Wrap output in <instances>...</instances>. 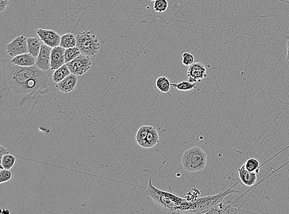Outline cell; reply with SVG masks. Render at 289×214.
Returning <instances> with one entry per match:
<instances>
[{
    "label": "cell",
    "instance_id": "cell-1",
    "mask_svg": "<svg viewBox=\"0 0 289 214\" xmlns=\"http://www.w3.org/2000/svg\"><path fill=\"white\" fill-rule=\"evenodd\" d=\"M52 71L41 70L36 65L19 66L11 60H2V91L7 90L16 96L22 105L31 99L49 101L54 98L56 89L52 79Z\"/></svg>",
    "mask_w": 289,
    "mask_h": 214
},
{
    "label": "cell",
    "instance_id": "cell-2",
    "mask_svg": "<svg viewBox=\"0 0 289 214\" xmlns=\"http://www.w3.org/2000/svg\"><path fill=\"white\" fill-rule=\"evenodd\" d=\"M147 196L158 208L168 213H197L196 199L183 198L177 194L161 190L149 180L146 188Z\"/></svg>",
    "mask_w": 289,
    "mask_h": 214
},
{
    "label": "cell",
    "instance_id": "cell-3",
    "mask_svg": "<svg viewBox=\"0 0 289 214\" xmlns=\"http://www.w3.org/2000/svg\"><path fill=\"white\" fill-rule=\"evenodd\" d=\"M207 163V155L201 147H192L183 152L182 163L186 171L196 172L204 170Z\"/></svg>",
    "mask_w": 289,
    "mask_h": 214
},
{
    "label": "cell",
    "instance_id": "cell-4",
    "mask_svg": "<svg viewBox=\"0 0 289 214\" xmlns=\"http://www.w3.org/2000/svg\"><path fill=\"white\" fill-rule=\"evenodd\" d=\"M77 46L83 55L95 57L100 49V43L96 36L90 31L80 32L76 36Z\"/></svg>",
    "mask_w": 289,
    "mask_h": 214
},
{
    "label": "cell",
    "instance_id": "cell-5",
    "mask_svg": "<svg viewBox=\"0 0 289 214\" xmlns=\"http://www.w3.org/2000/svg\"><path fill=\"white\" fill-rule=\"evenodd\" d=\"M233 187H230L226 191L215 194V195L201 197L196 199L197 213H207L212 208L219 202L223 201L225 196L227 194L241 193L240 191L232 190Z\"/></svg>",
    "mask_w": 289,
    "mask_h": 214
},
{
    "label": "cell",
    "instance_id": "cell-6",
    "mask_svg": "<svg viewBox=\"0 0 289 214\" xmlns=\"http://www.w3.org/2000/svg\"><path fill=\"white\" fill-rule=\"evenodd\" d=\"M66 65L70 69L71 74L81 76L90 71L92 63L90 57L81 54Z\"/></svg>",
    "mask_w": 289,
    "mask_h": 214
},
{
    "label": "cell",
    "instance_id": "cell-7",
    "mask_svg": "<svg viewBox=\"0 0 289 214\" xmlns=\"http://www.w3.org/2000/svg\"><path fill=\"white\" fill-rule=\"evenodd\" d=\"M8 54L14 58L17 56L29 52L27 38L24 35L18 36L7 45Z\"/></svg>",
    "mask_w": 289,
    "mask_h": 214
},
{
    "label": "cell",
    "instance_id": "cell-8",
    "mask_svg": "<svg viewBox=\"0 0 289 214\" xmlns=\"http://www.w3.org/2000/svg\"><path fill=\"white\" fill-rule=\"evenodd\" d=\"M36 32L39 38L46 45L51 48L60 46L61 36L54 30L38 29Z\"/></svg>",
    "mask_w": 289,
    "mask_h": 214
},
{
    "label": "cell",
    "instance_id": "cell-9",
    "mask_svg": "<svg viewBox=\"0 0 289 214\" xmlns=\"http://www.w3.org/2000/svg\"><path fill=\"white\" fill-rule=\"evenodd\" d=\"M52 48L46 44H41L40 54L36 61V66L41 70L49 71L51 69V55Z\"/></svg>",
    "mask_w": 289,
    "mask_h": 214
},
{
    "label": "cell",
    "instance_id": "cell-10",
    "mask_svg": "<svg viewBox=\"0 0 289 214\" xmlns=\"http://www.w3.org/2000/svg\"><path fill=\"white\" fill-rule=\"evenodd\" d=\"M187 75L189 81L192 83L201 82L207 76L206 68L204 64L194 63L189 66Z\"/></svg>",
    "mask_w": 289,
    "mask_h": 214
},
{
    "label": "cell",
    "instance_id": "cell-11",
    "mask_svg": "<svg viewBox=\"0 0 289 214\" xmlns=\"http://www.w3.org/2000/svg\"><path fill=\"white\" fill-rule=\"evenodd\" d=\"M65 48L61 46L52 48L51 55V69L55 71L66 64Z\"/></svg>",
    "mask_w": 289,
    "mask_h": 214
},
{
    "label": "cell",
    "instance_id": "cell-12",
    "mask_svg": "<svg viewBox=\"0 0 289 214\" xmlns=\"http://www.w3.org/2000/svg\"><path fill=\"white\" fill-rule=\"evenodd\" d=\"M78 77L76 75L71 74L60 83L55 84L57 90L61 92L69 93L73 91L77 87Z\"/></svg>",
    "mask_w": 289,
    "mask_h": 214
},
{
    "label": "cell",
    "instance_id": "cell-13",
    "mask_svg": "<svg viewBox=\"0 0 289 214\" xmlns=\"http://www.w3.org/2000/svg\"><path fill=\"white\" fill-rule=\"evenodd\" d=\"M241 212L240 210L236 209L230 202L223 201L219 202L211 209L207 213H236Z\"/></svg>",
    "mask_w": 289,
    "mask_h": 214
},
{
    "label": "cell",
    "instance_id": "cell-14",
    "mask_svg": "<svg viewBox=\"0 0 289 214\" xmlns=\"http://www.w3.org/2000/svg\"><path fill=\"white\" fill-rule=\"evenodd\" d=\"M159 141V134L156 128L150 126L147 137L140 147L146 149L151 148L157 145Z\"/></svg>",
    "mask_w": 289,
    "mask_h": 214
},
{
    "label": "cell",
    "instance_id": "cell-15",
    "mask_svg": "<svg viewBox=\"0 0 289 214\" xmlns=\"http://www.w3.org/2000/svg\"><path fill=\"white\" fill-rule=\"evenodd\" d=\"M239 176H240L241 182L247 187H251L254 185L257 180V174L255 172L247 171L245 166L243 165L238 169Z\"/></svg>",
    "mask_w": 289,
    "mask_h": 214
},
{
    "label": "cell",
    "instance_id": "cell-16",
    "mask_svg": "<svg viewBox=\"0 0 289 214\" xmlns=\"http://www.w3.org/2000/svg\"><path fill=\"white\" fill-rule=\"evenodd\" d=\"M12 63L15 65L21 67H31L36 65L37 58L33 55L27 52V54L17 56L13 58L11 60Z\"/></svg>",
    "mask_w": 289,
    "mask_h": 214
},
{
    "label": "cell",
    "instance_id": "cell-17",
    "mask_svg": "<svg viewBox=\"0 0 289 214\" xmlns=\"http://www.w3.org/2000/svg\"><path fill=\"white\" fill-rule=\"evenodd\" d=\"M43 41L40 38L29 37L27 38L28 48L30 54L37 58L40 54L41 44Z\"/></svg>",
    "mask_w": 289,
    "mask_h": 214
},
{
    "label": "cell",
    "instance_id": "cell-18",
    "mask_svg": "<svg viewBox=\"0 0 289 214\" xmlns=\"http://www.w3.org/2000/svg\"><path fill=\"white\" fill-rule=\"evenodd\" d=\"M71 74L70 69L66 64L60 68L54 71L52 75V79L55 83H60Z\"/></svg>",
    "mask_w": 289,
    "mask_h": 214
},
{
    "label": "cell",
    "instance_id": "cell-19",
    "mask_svg": "<svg viewBox=\"0 0 289 214\" xmlns=\"http://www.w3.org/2000/svg\"><path fill=\"white\" fill-rule=\"evenodd\" d=\"M60 46L67 49L77 46L76 36L71 33H66L61 36Z\"/></svg>",
    "mask_w": 289,
    "mask_h": 214
},
{
    "label": "cell",
    "instance_id": "cell-20",
    "mask_svg": "<svg viewBox=\"0 0 289 214\" xmlns=\"http://www.w3.org/2000/svg\"><path fill=\"white\" fill-rule=\"evenodd\" d=\"M155 84L158 90L163 93H168L171 87L170 82L165 76L158 77Z\"/></svg>",
    "mask_w": 289,
    "mask_h": 214
},
{
    "label": "cell",
    "instance_id": "cell-21",
    "mask_svg": "<svg viewBox=\"0 0 289 214\" xmlns=\"http://www.w3.org/2000/svg\"><path fill=\"white\" fill-rule=\"evenodd\" d=\"M16 162V157L15 155L10 154H7L3 155L1 157V165L0 169H8L11 170L15 165Z\"/></svg>",
    "mask_w": 289,
    "mask_h": 214
},
{
    "label": "cell",
    "instance_id": "cell-22",
    "mask_svg": "<svg viewBox=\"0 0 289 214\" xmlns=\"http://www.w3.org/2000/svg\"><path fill=\"white\" fill-rule=\"evenodd\" d=\"M171 85L172 87L177 88V90L181 91H188L193 90V89H196L198 91L200 90V88L197 87L196 83H192L189 80L188 81L185 80V81H182L179 83H171Z\"/></svg>",
    "mask_w": 289,
    "mask_h": 214
},
{
    "label": "cell",
    "instance_id": "cell-23",
    "mask_svg": "<svg viewBox=\"0 0 289 214\" xmlns=\"http://www.w3.org/2000/svg\"><path fill=\"white\" fill-rule=\"evenodd\" d=\"M244 165L247 171L255 172L257 174H259L260 169V162L256 158H249Z\"/></svg>",
    "mask_w": 289,
    "mask_h": 214
},
{
    "label": "cell",
    "instance_id": "cell-24",
    "mask_svg": "<svg viewBox=\"0 0 289 214\" xmlns=\"http://www.w3.org/2000/svg\"><path fill=\"white\" fill-rule=\"evenodd\" d=\"M81 51L78 47L74 46L72 47V48L65 49V57L66 64L70 62V61L75 59V58L79 57L80 55H81Z\"/></svg>",
    "mask_w": 289,
    "mask_h": 214
},
{
    "label": "cell",
    "instance_id": "cell-25",
    "mask_svg": "<svg viewBox=\"0 0 289 214\" xmlns=\"http://www.w3.org/2000/svg\"><path fill=\"white\" fill-rule=\"evenodd\" d=\"M149 127L150 126H143L138 129L137 135H136V141H137L139 146H141L144 140H145Z\"/></svg>",
    "mask_w": 289,
    "mask_h": 214
},
{
    "label": "cell",
    "instance_id": "cell-26",
    "mask_svg": "<svg viewBox=\"0 0 289 214\" xmlns=\"http://www.w3.org/2000/svg\"><path fill=\"white\" fill-rule=\"evenodd\" d=\"M168 3L167 0H156L154 2V10L155 12L162 13L167 10Z\"/></svg>",
    "mask_w": 289,
    "mask_h": 214
},
{
    "label": "cell",
    "instance_id": "cell-27",
    "mask_svg": "<svg viewBox=\"0 0 289 214\" xmlns=\"http://www.w3.org/2000/svg\"><path fill=\"white\" fill-rule=\"evenodd\" d=\"M13 172L8 169H1L0 171V183L8 182L10 181L13 177Z\"/></svg>",
    "mask_w": 289,
    "mask_h": 214
},
{
    "label": "cell",
    "instance_id": "cell-28",
    "mask_svg": "<svg viewBox=\"0 0 289 214\" xmlns=\"http://www.w3.org/2000/svg\"><path fill=\"white\" fill-rule=\"evenodd\" d=\"M194 63L193 55L189 52H185L182 56V63L185 66H190Z\"/></svg>",
    "mask_w": 289,
    "mask_h": 214
},
{
    "label": "cell",
    "instance_id": "cell-29",
    "mask_svg": "<svg viewBox=\"0 0 289 214\" xmlns=\"http://www.w3.org/2000/svg\"><path fill=\"white\" fill-rule=\"evenodd\" d=\"M10 4V0H0V11L4 13Z\"/></svg>",
    "mask_w": 289,
    "mask_h": 214
},
{
    "label": "cell",
    "instance_id": "cell-30",
    "mask_svg": "<svg viewBox=\"0 0 289 214\" xmlns=\"http://www.w3.org/2000/svg\"><path fill=\"white\" fill-rule=\"evenodd\" d=\"M7 154H10V151L3 145L0 146V157Z\"/></svg>",
    "mask_w": 289,
    "mask_h": 214
},
{
    "label": "cell",
    "instance_id": "cell-31",
    "mask_svg": "<svg viewBox=\"0 0 289 214\" xmlns=\"http://www.w3.org/2000/svg\"><path fill=\"white\" fill-rule=\"evenodd\" d=\"M286 46H287V54H289V40H287Z\"/></svg>",
    "mask_w": 289,
    "mask_h": 214
},
{
    "label": "cell",
    "instance_id": "cell-32",
    "mask_svg": "<svg viewBox=\"0 0 289 214\" xmlns=\"http://www.w3.org/2000/svg\"><path fill=\"white\" fill-rule=\"evenodd\" d=\"M286 60L289 61V54H287V57H286Z\"/></svg>",
    "mask_w": 289,
    "mask_h": 214
},
{
    "label": "cell",
    "instance_id": "cell-33",
    "mask_svg": "<svg viewBox=\"0 0 289 214\" xmlns=\"http://www.w3.org/2000/svg\"><path fill=\"white\" fill-rule=\"evenodd\" d=\"M151 2H155L156 1V0H151Z\"/></svg>",
    "mask_w": 289,
    "mask_h": 214
}]
</instances>
